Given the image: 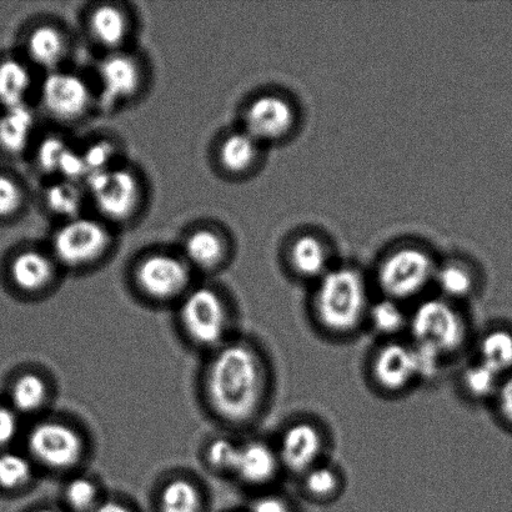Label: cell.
<instances>
[{"instance_id": "26", "label": "cell", "mask_w": 512, "mask_h": 512, "mask_svg": "<svg viewBox=\"0 0 512 512\" xmlns=\"http://www.w3.org/2000/svg\"><path fill=\"white\" fill-rule=\"evenodd\" d=\"M410 306L375 295L366 316L365 331L376 341L408 338Z\"/></svg>"}, {"instance_id": "28", "label": "cell", "mask_w": 512, "mask_h": 512, "mask_svg": "<svg viewBox=\"0 0 512 512\" xmlns=\"http://www.w3.org/2000/svg\"><path fill=\"white\" fill-rule=\"evenodd\" d=\"M33 67L27 59H0V110L28 104L35 88Z\"/></svg>"}, {"instance_id": "4", "label": "cell", "mask_w": 512, "mask_h": 512, "mask_svg": "<svg viewBox=\"0 0 512 512\" xmlns=\"http://www.w3.org/2000/svg\"><path fill=\"white\" fill-rule=\"evenodd\" d=\"M439 258L428 245L405 240L379 256L370 275L375 294L414 305L433 293Z\"/></svg>"}, {"instance_id": "41", "label": "cell", "mask_w": 512, "mask_h": 512, "mask_svg": "<svg viewBox=\"0 0 512 512\" xmlns=\"http://www.w3.org/2000/svg\"><path fill=\"white\" fill-rule=\"evenodd\" d=\"M93 512H140L137 506L119 496L107 495Z\"/></svg>"}, {"instance_id": "36", "label": "cell", "mask_w": 512, "mask_h": 512, "mask_svg": "<svg viewBox=\"0 0 512 512\" xmlns=\"http://www.w3.org/2000/svg\"><path fill=\"white\" fill-rule=\"evenodd\" d=\"M22 184L8 174L0 173V220L18 217L25 207Z\"/></svg>"}, {"instance_id": "8", "label": "cell", "mask_w": 512, "mask_h": 512, "mask_svg": "<svg viewBox=\"0 0 512 512\" xmlns=\"http://www.w3.org/2000/svg\"><path fill=\"white\" fill-rule=\"evenodd\" d=\"M113 245L114 234L108 223L82 215L60 222L50 240L49 252L63 271L80 273L107 259Z\"/></svg>"}, {"instance_id": "20", "label": "cell", "mask_w": 512, "mask_h": 512, "mask_svg": "<svg viewBox=\"0 0 512 512\" xmlns=\"http://www.w3.org/2000/svg\"><path fill=\"white\" fill-rule=\"evenodd\" d=\"M52 380L43 371L24 369L9 381L7 403L22 418H42L53 401Z\"/></svg>"}, {"instance_id": "15", "label": "cell", "mask_w": 512, "mask_h": 512, "mask_svg": "<svg viewBox=\"0 0 512 512\" xmlns=\"http://www.w3.org/2000/svg\"><path fill=\"white\" fill-rule=\"evenodd\" d=\"M281 260L286 274L309 288L338 264L331 240L311 229L299 230L286 240Z\"/></svg>"}, {"instance_id": "10", "label": "cell", "mask_w": 512, "mask_h": 512, "mask_svg": "<svg viewBox=\"0 0 512 512\" xmlns=\"http://www.w3.org/2000/svg\"><path fill=\"white\" fill-rule=\"evenodd\" d=\"M366 383L385 399H398L420 386L413 343L408 338L375 341L366 356Z\"/></svg>"}, {"instance_id": "7", "label": "cell", "mask_w": 512, "mask_h": 512, "mask_svg": "<svg viewBox=\"0 0 512 512\" xmlns=\"http://www.w3.org/2000/svg\"><path fill=\"white\" fill-rule=\"evenodd\" d=\"M180 252L152 250L135 261L130 281L140 300L153 306H174L197 283Z\"/></svg>"}, {"instance_id": "27", "label": "cell", "mask_w": 512, "mask_h": 512, "mask_svg": "<svg viewBox=\"0 0 512 512\" xmlns=\"http://www.w3.org/2000/svg\"><path fill=\"white\" fill-rule=\"evenodd\" d=\"M37 128V117L29 104L0 110V152L9 157L27 153Z\"/></svg>"}, {"instance_id": "35", "label": "cell", "mask_w": 512, "mask_h": 512, "mask_svg": "<svg viewBox=\"0 0 512 512\" xmlns=\"http://www.w3.org/2000/svg\"><path fill=\"white\" fill-rule=\"evenodd\" d=\"M69 147L67 140L58 135H49L42 139L35 150V164L39 172L57 177L60 162Z\"/></svg>"}, {"instance_id": "33", "label": "cell", "mask_w": 512, "mask_h": 512, "mask_svg": "<svg viewBox=\"0 0 512 512\" xmlns=\"http://www.w3.org/2000/svg\"><path fill=\"white\" fill-rule=\"evenodd\" d=\"M94 476L78 473L67 476L62 489V508L67 512H93L105 498Z\"/></svg>"}, {"instance_id": "16", "label": "cell", "mask_w": 512, "mask_h": 512, "mask_svg": "<svg viewBox=\"0 0 512 512\" xmlns=\"http://www.w3.org/2000/svg\"><path fill=\"white\" fill-rule=\"evenodd\" d=\"M49 249L23 248L10 258L7 268L9 284L28 299H40L55 289L62 273Z\"/></svg>"}, {"instance_id": "17", "label": "cell", "mask_w": 512, "mask_h": 512, "mask_svg": "<svg viewBox=\"0 0 512 512\" xmlns=\"http://www.w3.org/2000/svg\"><path fill=\"white\" fill-rule=\"evenodd\" d=\"M285 476L283 465L275 449L274 441L264 438L240 440V449L233 479L252 491L279 488V481Z\"/></svg>"}, {"instance_id": "32", "label": "cell", "mask_w": 512, "mask_h": 512, "mask_svg": "<svg viewBox=\"0 0 512 512\" xmlns=\"http://www.w3.org/2000/svg\"><path fill=\"white\" fill-rule=\"evenodd\" d=\"M39 470L25 451L14 448L0 453V491L22 494L32 488Z\"/></svg>"}, {"instance_id": "40", "label": "cell", "mask_w": 512, "mask_h": 512, "mask_svg": "<svg viewBox=\"0 0 512 512\" xmlns=\"http://www.w3.org/2000/svg\"><path fill=\"white\" fill-rule=\"evenodd\" d=\"M491 404L504 424L512 428V373L501 379L498 391Z\"/></svg>"}, {"instance_id": "23", "label": "cell", "mask_w": 512, "mask_h": 512, "mask_svg": "<svg viewBox=\"0 0 512 512\" xmlns=\"http://www.w3.org/2000/svg\"><path fill=\"white\" fill-rule=\"evenodd\" d=\"M263 144L243 128L224 135L217 148L220 169L234 178L249 177L260 168L264 160Z\"/></svg>"}, {"instance_id": "42", "label": "cell", "mask_w": 512, "mask_h": 512, "mask_svg": "<svg viewBox=\"0 0 512 512\" xmlns=\"http://www.w3.org/2000/svg\"><path fill=\"white\" fill-rule=\"evenodd\" d=\"M29 512H67L60 505H39L37 508H33Z\"/></svg>"}, {"instance_id": "11", "label": "cell", "mask_w": 512, "mask_h": 512, "mask_svg": "<svg viewBox=\"0 0 512 512\" xmlns=\"http://www.w3.org/2000/svg\"><path fill=\"white\" fill-rule=\"evenodd\" d=\"M84 188L100 219L109 225L132 222L142 208L143 182L127 165L89 174Z\"/></svg>"}, {"instance_id": "25", "label": "cell", "mask_w": 512, "mask_h": 512, "mask_svg": "<svg viewBox=\"0 0 512 512\" xmlns=\"http://www.w3.org/2000/svg\"><path fill=\"white\" fill-rule=\"evenodd\" d=\"M295 481L299 494L315 505L335 503L343 496L348 484L344 470L331 459L314 466Z\"/></svg>"}, {"instance_id": "39", "label": "cell", "mask_w": 512, "mask_h": 512, "mask_svg": "<svg viewBox=\"0 0 512 512\" xmlns=\"http://www.w3.org/2000/svg\"><path fill=\"white\" fill-rule=\"evenodd\" d=\"M22 416L7 401L0 403V453L12 449L22 434Z\"/></svg>"}, {"instance_id": "22", "label": "cell", "mask_w": 512, "mask_h": 512, "mask_svg": "<svg viewBox=\"0 0 512 512\" xmlns=\"http://www.w3.org/2000/svg\"><path fill=\"white\" fill-rule=\"evenodd\" d=\"M25 59L45 73L64 68L70 52L67 32L58 24L42 22L30 28L24 40Z\"/></svg>"}, {"instance_id": "34", "label": "cell", "mask_w": 512, "mask_h": 512, "mask_svg": "<svg viewBox=\"0 0 512 512\" xmlns=\"http://www.w3.org/2000/svg\"><path fill=\"white\" fill-rule=\"evenodd\" d=\"M240 449V440L230 435H218L210 439L203 450V463L210 473L232 478Z\"/></svg>"}, {"instance_id": "1", "label": "cell", "mask_w": 512, "mask_h": 512, "mask_svg": "<svg viewBox=\"0 0 512 512\" xmlns=\"http://www.w3.org/2000/svg\"><path fill=\"white\" fill-rule=\"evenodd\" d=\"M200 378L203 404L230 429H249L268 413L275 391V370L258 341L235 335L207 354Z\"/></svg>"}, {"instance_id": "3", "label": "cell", "mask_w": 512, "mask_h": 512, "mask_svg": "<svg viewBox=\"0 0 512 512\" xmlns=\"http://www.w3.org/2000/svg\"><path fill=\"white\" fill-rule=\"evenodd\" d=\"M474 338L466 306L434 293L410 306L408 339L433 350L449 365L471 350Z\"/></svg>"}, {"instance_id": "30", "label": "cell", "mask_w": 512, "mask_h": 512, "mask_svg": "<svg viewBox=\"0 0 512 512\" xmlns=\"http://www.w3.org/2000/svg\"><path fill=\"white\" fill-rule=\"evenodd\" d=\"M501 376L471 358L459 370L458 390L471 404L491 403L501 383Z\"/></svg>"}, {"instance_id": "29", "label": "cell", "mask_w": 512, "mask_h": 512, "mask_svg": "<svg viewBox=\"0 0 512 512\" xmlns=\"http://www.w3.org/2000/svg\"><path fill=\"white\" fill-rule=\"evenodd\" d=\"M473 358L504 378L512 373V330L504 326H490L475 336Z\"/></svg>"}, {"instance_id": "21", "label": "cell", "mask_w": 512, "mask_h": 512, "mask_svg": "<svg viewBox=\"0 0 512 512\" xmlns=\"http://www.w3.org/2000/svg\"><path fill=\"white\" fill-rule=\"evenodd\" d=\"M90 39L107 53L127 49L133 33L129 10L117 3L94 5L87 15Z\"/></svg>"}, {"instance_id": "37", "label": "cell", "mask_w": 512, "mask_h": 512, "mask_svg": "<svg viewBox=\"0 0 512 512\" xmlns=\"http://www.w3.org/2000/svg\"><path fill=\"white\" fill-rule=\"evenodd\" d=\"M245 512H299L298 504L283 489L274 488L253 494Z\"/></svg>"}, {"instance_id": "2", "label": "cell", "mask_w": 512, "mask_h": 512, "mask_svg": "<svg viewBox=\"0 0 512 512\" xmlns=\"http://www.w3.org/2000/svg\"><path fill=\"white\" fill-rule=\"evenodd\" d=\"M370 275L360 266L338 263L310 286L306 316L316 334L344 343L358 338L375 298Z\"/></svg>"}, {"instance_id": "5", "label": "cell", "mask_w": 512, "mask_h": 512, "mask_svg": "<svg viewBox=\"0 0 512 512\" xmlns=\"http://www.w3.org/2000/svg\"><path fill=\"white\" fill-rule=\"evenodd\" d=\"M174 309L180 335L193 349L205 354L237 335L232 301L217 286L195 284Z\"/></svg>"}, {"instance_id": "14", "label": "cell", "mask_w": 512, "mask_h": 512, "mask_svg": "<svg viewBox=\"0 0 512 512\" xmlns=\"http://www.w3.org/2000/svg\"><path fill=\"white\" fill-rule=\"evenodd\" d=\"M97 104L114 109L132 102L142 93L145 69L137 55L129 50L105 53L97 68Z\"/></svg>"}, {"instance_id": "13", "label": "cell", "mask_w": 512, "mask_h": 512, "mask_svg": "<svg viewBox=\"0 0 512 512\" xmlns=\"http://www.w3.org/2000/svg\"><path fill=\"white\" fill-rule=\"evenodd\" d=\"M39 102L50 118L72 124L92 112L97 104V93L83 75L60 68L45 73L39 84Z\"/></svg>"}, {"instance_id": "9", "label": "cell", "mask_w": 512, "mask_h": 512, "mask_svg": "<svg viewBox=\"0 0 512 512\" xmlns=\"http://www.w3.org/2000/svg\"><path fill=\"white\" fill-rule=\"evenodd\" d=\"M273 441L285 476L296 480L330 459L333 436L323 420L314 415L300 414L285 421Z\"/></svg>"}, {"instance_id": "31", "label": "cell", "mask_w": 512, "mask_h": 512, "mask_svg": "<svg viewBox=\"0 0 512 512\" xmlns=\"http://www.w3.org/2000/svg\"><path fill=\"white\" fill-rule=\"evenodd\" d=\"M85 200H88L84 184L55 179L44 189L43 202L50 214L60 222L82 217Z\"/></svg>"}, {"instance_id": "38", "label": "cell", "mask_w": 512, "mask_h": 512, "mask_svg": "<svg viewBox=\"0 0 512 512\" xmlns=\"http://www.w3.org/2000/svg\"><path fill=\"white\" fill-rule=\"evenodd\" d=\"M83 158L89 174L107 170L118 165L119 150L117 145L108 139H99L90 143L82 150Z\"/></svg>"}, {"instance_id": "12", "label": "cell", "mask_w": 512, "mask_h": 512, "mask_svg": "<svg viewBox=\"0 0 512 512\" xmlns=\"http://www.w3.org/2000/svg\"><path fill=\"white\" fill-rule=\"evenodd\" d=\"M300 123V108L291 95L281 90H265L245 104L240 128L266 148L293 139Z\"/></svg>"}, {"instance_id": "19", "label": "cell", "mask_w": 512, "mask_h": 512, "mask_svg": "<svg viewBox=\"0 0 512 512\" xmlns=\"http://www.w3.org/2000/svg\"><path fill=\"white\" fill-rule=\"evenodd\" d=\"M480 269L473 260L463 255H450L439 259L434 279V294L468 306L476 299L481 290Z\"/></svg>"}, {"instance_id": "6", "label": "cell", "mask_w": 512, "mask_h": 512, "mask_svg": "<svg viewBox=\"0 0 512 512\" xmlns=\"http://www.w3.org/2000/svg\"><path fill=\"white\" fill-rule=\"evenodd\" d=\"M24 451L39 471L69 476L88 460L87 434L74 421L44 415L24 433Z\"/></svg>"}, {"instance_id": "24", "label": "cell", "mask_w": 512, "mask_h": 512, "mask_svg": "<svg viewBox=\"0 0 512 512\" xmlns=\"http://www.w3.org/2000/svg\"><path fill=\"white\" fill-rule=\"evenodd\" d=\"M155 512H207L208 498L202 485L188 474H173L155 491Z\"/></svg>"}, {"instance_id": "18", "label": "cell", "mask_w": 512, "mask_h": 512, "mask_svg": "<svg viewBox=\"0 0 512 512\" xmlns=\"http://www.w3.org/2000/svg\"><path fill=\"white\" fill-rule=\"evenodd\" d=\"M228 235L214 225H198L185 235L179 252L194 273L214 274L232 258Z\"/></svg>"}]
</instances>
